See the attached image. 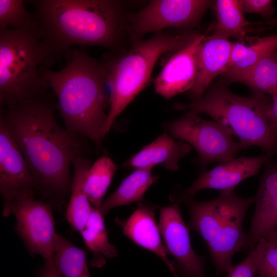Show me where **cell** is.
Masks as SVG:
<instances>
[{"instance_id":"31","label":"cell","mask_w":277,"mask_h":277,"mask_svg":"<svg viewBox=\"0 0 277 277\" xmlns=\"http://www.w3.org/2000/svg\"><path fill=\"white\" fill-rule=\"evenodd\" d=\"M45 262L39 271L38 277H62L55 264L54 255Z\"/></svg>"},{"instance_id":"13","label":"cell","mask_w":277,"mask_h":277,"mask_svg":"<svg viewBox=\"0 0 277 277\" xmlns=\"http://www.w3.org/2000/svg\"><path fill=\"white\" fill-rule=\"evenodd\" d=\"M204 37L198 33L187 45L174 52L154 81L157 94L169 100L192 88L196 75L197 51Z\"/></svg>"},{"instance_id":"12","label":"cell","mask_w":277,"mask_h":277,"mask_svg":"<svg viewBox=\"0 0 277 277\" xmlns=\"http://www.w3.org/2000/svg\"><path fill=\"white\" fill-rule=\"evenodd\" d=\"M36 191V184L24 155L0 120V193L4 205L25 193Z\"/></svg>"},{"instance_id":"22","label":"cell","mask_w":277,"mask_h":277,"mask_svg":"<svg viewBox=\"0 0 277 277\" xmlns=\"http://www.w3.org/2000/svg\"><path fill=\"white\" fill-rule=\"evenodd\" d=\"M151 170L136 169L122 182L118 188L102 202L99 210L104 216L112 209L141 203L150 187L157 180Z\"/></svg>"},{"instance_id":"4","label":"cell","mask_w":277,"mask_h":277,"mask_svg":"<svg viewBox=\"0 0 277 277\" xmlns=\"http://www.w3.org/2000/svg\"><path fill=\"white\" fill-rule=\"evenodd\" d=\"M171 201L184 203L190 214L189 231L197 232L205 241L216 275L228 273L233 267L234 254L247 247V233L243 223L255 196L242 197L234 189L222 191L216 199L199 201L176 187Z\"/></svg>"},{"instance_id":"15","label":"cell","mask_w":277,"mask_h":277,"mask_svg":"<svg viewBox=\"0 0 277 277\" xmlns=\"http://www.w3.org/2000/svg\"><path fill=\"white\" fill-rule=\"evenodd\" d=\"M271 156L266 153L255 157L241 156L220 163L213 169L204 171L185 191L188 195L194 197L203 189H213L221 191L234 189L244 180L256 175Z\"/></svg>"},{"instance_id":"35","label":"cell","mask_w":277,"mask_h":277,"mask_svg":"<svg viewBox=\"0 0 277 277\" xmlns=\"http://www.w3.org/2000/svg\"><path fill=\"white\" fill-rule=\"evenodd\" d=\"M274 56L275 57V59L277 61V48L275 49V50L274 51Z\"/></svg>"},{"instance_id":"17","label":"cell","mask_w":277,"mask_h":277,"mask_svg":"<svg viewBox=\"0 0 277 277\" xmlns=\"http://www.w3.org/2000/svg\"><path fill=\"white\" fill-rule=\"evenodd\" d=\"M157 206L139 203L137 208L126 220L116 219L123 234L137 245L157 255L174 274V263L168 258V253L162 240V235L155 221V210Z\"/></svg>"},{"instance_id":"16","label":"cell","mask_w":277,"mask_h":277,"mask_svg":"<svg viewBox=\"0 0 277 277\" xmlns=\"http://www.w3.org/2000/svg\"><path fill=\"white\" fill-rule=\"evenodd\" d=\"M233 43L227 38L212 34L205 35L197 51L195 81L189 91L192 101L202 97L212 81L225 73L230 62Z\"/></svg>"},{"instance_id":"29","label":"cell","mask_w":277,"mask_h":277,"mask_svg":"<svg viewBox=\"0 0 277 277\" xmlns=\"http://www.w3.org/2000/svg\"><path fill=\"white\" fill-rule=\"evenodd\" d=\"M261 254V244L259 241L247 257L227 273V277H254L256 274Z\"/></svg>"},{"instance_id":"5","label":"cell","mask_w":277,"mask_h":277,"mask_svg":"<svg viewBox=\"0 0 277 277\" xmlns=\"http://www.w3.org/2000/svg\"><path fill=\"white\" fill-rule=\"evenodd\" d=\"M271 103V98L265 94L241 96L217 84L209 87L200 98L174 106L179 110L209 115L237 137L243 149L255 146L272 156L277 155V136L269 122Z\"/></svg>"},{"instance_id":"26","label":"cell","mask_w":277,"mask_h":277,"mask_svg":"<svg viewBox=\"0 0 277 277\" xmlns=\"http://www.w3.org/2000/svg\"><path fill=\"white\" fill-rule=\"evenodd\" d=\"M117 168L113 161L107 156L98 158L89 168L84 189L94 208H100Z\"/></svg>"},{"instance_id":"25","label":"cell","mask_w":277,"mask_h":277,"mask_svg":"<svg viewBox=\"0 0 277 277\" xmlns=\"http://www.w3.org/2000/svg\"><path fill=\"white\" fill-rule=\"evenodd\" d=\"M274 50L238 78L235 82L246 85L253 93L268 94L273 99L277 95V61Z\"/></svg>"},{"instance_id":"1","label":"cell","mask_w":277,"mask_h":277,"mask_svg":"<svg viewBox=\"0 0 277 277\" xmlns=\"http://www.w3.org/2000/svg\"><path fill=\"white\" fill-rule=\"evenodd\" d=\"M54 93L22 101L11 108H1L0 120L24 155L42 198L59 202L70 195L74 159L87 156L85 138L61 126L55 114Z\"/></svg>"},{"instance_id":"28","label":"cell","mask_w":277,"mask_h":277,"mask_svg":"<svg viewBox=\"0 0 277 277\" xmlns=\"http://www.w3.org/2000/svg\"><path fill=\"white\" fill-rule=\"evenodd\" d=\"M259 241L261 254L256 274L258 277H277V241L268 236Z\"/></svg>"},{"instance_id":"11","label":"cell","mask_w":277,"mask_h":277,"mask_svg":"<svg viewBox=\"0 0 277 277\" xmlns=\"http://www.w3.org/2000/svg\"><path fill=\"white\" fill-rule=\"evenodd\" d=\"M181 203L158 207L159 227L168 254L176 260L174 263V277H206V257L195 253L192 248L189 229L182 216Z\"/></svg>"},{"instance_id":"30","label":"cell","mask_w":277,"mask_h":277,"mask_svg":"<svg viewBox=\"0 0 277 277\" xmlns=\"http://www.w3.org/2000/svg\"><path fill=\"white\" fill-rule=\"evenodd\" d=\"M244 13H256L267 20L271 19L275 11L272 0H241Z\"/></svg>"},{"instance_id":"18","label":"cell","mask_w":277,"mask_h":277,"mask_svg":"<svg viewBox=\"0 0 277 277\" xmlns=\"http://www.w3.org/2000/svg\"><path fill=\"white\" fill-rule=\"evenodd\" d=\"M191 148L187 143L175 141L164 132L129 159L125 166L134 169L152 170L155 166L163 164L168 170L176 171L180 169V160L190 152Z\"/></svg>"},{"instance_id":"7","label":"cell","mask_w":277,"mask_h":277,"mask_svg":"<svg viewBox=\"0 0 277 277\" xmlns=\"http://www.w3.org/2000/svg\"><path fill=\"white\" fill-rule=\"evenodd\" d=\"M52 64L36 28L0 31V105L11 108L45 94L50 87L41 67Z\"/></svg>"},{"instance_id":"32","label":"cell","mask_w":277,"mask_h":277,"mask_svg":"<svg viewBox=\"0 0 277 277\" xmlns=\"http://www.w3.org/2000/svg\"><path fill=\"white\" fill-rule=\"evenodd\" d=\"M269 119L271 126L274 131L277 132V95L272 100Z\"/></svg>"},{"instance_id":"6","label":"cell","mask_w":277,"mask_h":277,"mask_svg":"<svg viewBox=\"0 0 277 277\" xmlns=\"http://www.w3.org/2000/svg\"><path fill=\"white\" fill-rule=\"evenodd\" d=\"M197 34L188 31L179 34L158 32L147 39L134 42L128 50L101 61L107 70L110 88V109L102 131L103 139L116 118L147 87L159 58L166 53L182 48Z\"/></svg>"},{"instance_id":"14","label":"cell","mask_w":277,"mask_h":277,"mask_svg":"<svg viewBox=\"0 0 277 277\" xmlns=\"http://www.w3.org/2000/svg\"><path fill=\"white\" fill-rule=\"evenodd\" d=\"M255 195V207L247 233V247L277 231V162L271 157L264 164Z\"/></svg>"},{"instance_id":"20","label":"cell","mask_w":277,"mask_h":277,"mask_svg":"<svg viewBox=\"0 0 277 277\" xmlns=\"http://www.w3.org/2000/svg\"><path fill=\"white\" fill-rule=\"evenodd\" d=\"M276 48L277 33L258 37L249 45L245 44L243 41L233 42L230 62L224 73L227 81L235 82Z\"/></svg>"},{"instance_id":"9","label":"cell","mask_w":277,"mask_h":277,"mask_svg":"<svg viewBox=\"0 0 277 277\" xmlns=\"http://www.w3.org/2000/svg\"><path fill=\"white\" fill-rule=\"evenodd\" d=\"M208 0H153L132 15L126 29L134 42L146 34L169 28L189 29L200 22L212 7Z\"/></svg>"},{"instance_id":"10","label":"cell","mask_w":277,"mask_h":277,"mask_svg":"<svg viewBox=\"0 0 277 277\" xmlns=\"http://www.w3.org/2000/svg\"><path fill=\"white\" fill-rule=\"evenodd\" d=\"M34 193H25L12 202L3 211L4 216L13 213L16 219L15 230L27 248L33 255L45 260L54 255L56 232L50 206L36 199Z\"/></svg>"},{"instance_id":"19","label":"cell","mask_w":277,"mask_h":277,"mask_svg":"<svg viewBox=\"0 0 277 277\" xmlns=\"http://www.w3.org/2000/svg\"><path fill=\"white\" fill-rule=\"evenodd\" d=\"M211 7L216 19L213 35L244 41L248 33L268 28L254 27V22L245 19L241 0H216L213 1Z\"/></svg>"},{"instance_id":"36","label":"cell","mask_w":277,"mask_h":277,"mask_svg":"<svg viewBox=\"0 0 277 277\" xmlns=\"http://www.w3.org/2000/svg\"><path fill=\"white\" fill-rule=\"evenodd\" d=\"M276 133V136H277V132Z\"/></svg>"},{"instance_id":"2","label":"cell","mask_w":277,"mask_h":277,"mask_svg":"<svg viewBox=\"0 0 277 277\" xmlns=\"http://www.w3.org/2000/svg\"><path fill=\"white\" fill-rule=\"evenodd\" d=\"M36 29L52 64L66 61L74 46H98L117 51L127 21L117 0H35Z\"/></svg>"},{"instance_id":"34","label":"cell","mask_w":277,"mask_h":277,"mask_svg":"<svg viewBox=\"0 0 277 277\" xmlns=\"http://www.w3.org/2000/svg\"><path fill=\"white\" fill-rule=\"evenodd\" d=\"M268 236H271V238H272L273 239H275V240L277 241V231L271 233Z\"/></svg>"},{"instance_id":"3","label":"cell","mask_w":277,"mask_h":277,"mask_svg":"<svg viewBox=\"0 0 277 277\" xmlns=\"http://www.w3.org/2000/svg\"><path fill=\"white\" fill-rule=\"evenodd\" d=\"M41 71L55 96L65 128L100 144L110 109L103 63L83 49H73L62 69L42 66Z\"/></svg>"},{"instance_id":"23","label":"cell","mask_w":277,"mask_h":277,"mask_svg":"<svg viewBox=\"0 0 277 277\" xmlns=\"http://www.w3.org/2000/svg\"><path fill=\"white\" fill-rule=\"evenodd\" d=\"M81 233L87 247L92 252L93 259L91 263L95 267H101L106 259L118 255V250L109 241L104 216L99 209L93 207Z\"/></svg>"},{"instance_id":"8","label":"cell","mask_w":277,"mask_h":277,"mask_svg":"<svg viewBox=\"0 0 277 277\" xmlns=\"http://www.w3.org/2000/svg\"><path fill=\"white\" fill-rule=\"evenodd\" d=\"M164 127L174 140L184 141L195 149L203 169L210 163L234 158L243 149L224 126L215 121L204 120L192 111H187L181 117L166 122Z\"/></svg>"},{"instance_id":"27","label":"cell","mask_w":277,"mask_h":277,"mask_svg":"<svg viewBox=\"0 0 277 277\" xmlns=\"http://www.w3.org/2000/svg\"><path fill=\"white\" fill-rule=\"evenodd\" d=\"M25 2L22 0H0V31L36 27L34 16L26 9Z\"/></svg>"},{"instance_id":"21","label":"cell","mask_w":277,"mask_h":277,"mask_svg":"<svg viewBox=\"0 0 277 277\" xmlns=\"http://www.w3.org/2000/svg\"><path fill=\"white\" fill-rule=\"evenodd\" d=\"M91 160L87 156H78L72 163L73 174L66 216L71 226L81 232L85 227L93 208L85 191L84 185Z\"/></svg>"},{"instance_id":"24","label":"cell","mask_w":277,"mask_h":277,"mask_svg":"<svg viewBox=\"0 0 277 277\" xmlns=\"http://www.w3.org/2000/svg\"><path fill=\"white\" fill-rule=\"evenodd\" d=\"M54 260L62 277H92L85 251L57 233Z\"/></svg>"},{"instance_id":"33","label":"cell","mask_w":277,"mask_h":277,"mask_svg":"<svg viewBox=\"0 0 277 277\" xmlns=\"http://www.w3.org/2000/svg\"><path fill=\"white\" fill-rule=\"evenodd\" d=\"M255 25L258 27H277V18H272L269 20L255 22Z\"/></svg>"}]
</instances>
